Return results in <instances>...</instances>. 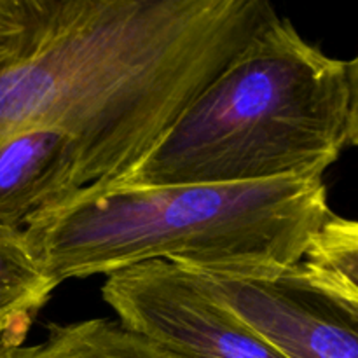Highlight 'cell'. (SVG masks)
Here are the masks:
<instances>
[{
	"mask_svg": "<svg viewBox=\"0 0 358 358\" xmlns=\"http://www.w3.org/2000/svg\"><path fill=\"white\" fill-rule=\"evenodd\" d=\"M285 358H358V290L297 264L234 273L184 266Z\"/></svg>",
	"mask_w": 358,
	"mask_h": 358,
	"instance_id": "cell-4",
	"label": "cell"
},
{
	"mask_svg": "<svg viewBox=\"0 0 358 358\" xmlns=\"http://www.w3.org/2000/svg\"><path fill=\"white\" fill-rule=\"evenodd\" d=\"M331 213L324 177L115 187L79 192L17 240L56 285L147 261L259 273L297 264Z\"/></svg>",
	"mask_w": 358,
	"mask_h": 358,
	"instance_id": "cell-3",
	"label": "cell"
},
{
	"mask_svg": "<svg viewBox=\"0 0 358 358\" xmlns=\"http://www.w3.org/2000/svg\"><path fill=\"white\" fill-rule=\"evenodd\" d=\"M56 287L17 236L0 234V332L28 331L31 317L48 303Z\"/></svg>",
	"mask_w": 358,
	"mask_h": 358,
	"instance_id": "cell-8",
	"label": "cell"
},
{
	"mask_svg": "<svg viewBox=\"0 0 358 358\" xmlns=\"http://www.w3.org/2000/svg\"><path fill=\"white\" fill-rule=\"evenodd\" d=\"M24 334H27L24 329H14V331L0 332V358L6 357L7 350L9 348H13V346H20L21 343H23Z\"/></svg>",
	"mask_w": 358,
	"mask_h": 358,
	"instance_id": "cell-10",
	"label": "cell"
},
{
	"mask_svg": "<svg viewBox=\"0 0 358 358\" xmlns=\"http://www.w3.org/2000/svg\"><path fill=\"white\" fill-rule=\"evenodd\" d=\"M83 191L76 142L56 128H28L0 142V234L20 236Z\"/></svg>",
	"mask_w": 358,
	"mask_h": 358,
	"instance_id": "cell-6",
	"label": "cell"
},
{
	"mask_svg": "<svg viewBox=\"0 0 358 358\" xmlns=\"http://www.w3.org/2000/svg\"><path fill=\"white\" fill-rule=\"evenodd\" d=\"M3 358H187L142 338L110 318L49 324L45 338L13 346Z\"/></svg>",
	"mask_w": 358,
	"mask_h": 358,
	"instance_id": "cell-7",
	"label": "cell"
},
{
	"mask_svg": "<svg viewBox=\"0 0 358 358\" xmlns=\"http://www.w3.org/2000/svg\"><path fill=\"white\" fill-rule=\"evenodd\" d=\"M268 0H0V142L56 128L121 182L268 21Z\"/></svg>",
	"mask_w": 358,
	"mask_h": 358,
	"instance_id": "cell-1",
	"label": "cell"
},
{
	"mask_svg": "<svg viewBox=\"0 0 358 358\" xmlns=\"http://www.w3.org/2000/svg\"><path fill=\"white\" fill-rule=\"evenodd\" d=\"M357 142V58L275 16L110 189L324 177Z\"/></svg>",
	"mask_w": 358,
	"mask_h": 358,
	"instance_id": "cell-2",
	"label": "cell"
},
{
	"mask_svg": "<svg viewBox=\"0 0 358 358\" xmlns=\"http://www.w3.org/2000/svg\"><path fill=\"white\" fill-rule=\"evenodd\" d=\"M103 301L128 331L187 358H285L191 271L147 261L107 275Z\"/></svg>",
	"mask_w": 358,
	"mask_h": 358,
	"instance_id": "cell-5",
	"label": "cell"
},
{
	"mask_svg": "<svg viewBox=\"0 0 358 358\" xmlns=\"http://www.w3.org/2000/svg\"><path fill=\"white\" fill-rule=\"evenodd\" d=\"M303 261L331 282L358 290V226L331 213L308 247Z\"/></svg>",
	"mask_w": 358,
	"mask_h": 358,
	"instance_id": "cell-9",
	"label": "cell"
}]
</instances>
